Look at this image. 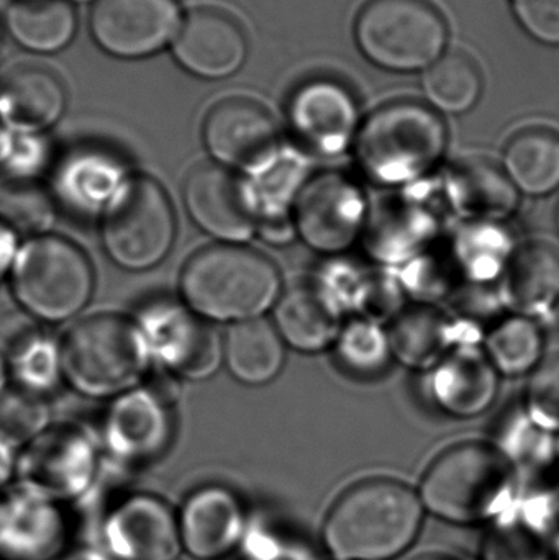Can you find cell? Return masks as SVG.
Returning <instances> with one entry per match:
<instances>
[{"label": "cell", "mask_w": 559, "mask_h": 560, "mask_svg": "<svg viewBox=\"0 0 559 560\" xmlns=\"http://www.w3.org/2000/svg\"><path fill=\"white\" fill-rule=\"evenodd\" d=\"M486 346L496 371L505 375H524L540 364L544 335L528 316H512L492 329Z\"/></svg>", "instance_id": "obj_30"}, {"label": "cell", "mask_w": 559, "mask_h": 560, "mask_svg": "<svg viewBox=\"0 0 559 560\" xmlns=\"http://www.w3.org/2000/svg\"><path fill=\"white\" fill-rule=\"evenodd\" d=\"M170 335L171 342L163 345L167 362L187 377L212 375L220 362V342L210 326L184 313L183 318H173Z\"/></svg>", "instance_id": "obj_31"}, {"label": "cell", "mask_w": 559, "mask_h": 560, "mask_svg": "<svg viewBox=\"0 0 559 560\" xmlns=\"http://www.w3.org/2000/svg\"><path fill=\"white\" fill-rule=\"evenodd\" d=\"M528 35L545 45L559 46V0H511Z\"/></svg>", "instance_id": "obj_36"}, {"label": "cell", "mask_w": 559, "mask_h": 560, "mask_svg": "<svg viewBox=\"0 0 559 560\" xmlns=\"http://www.w3.org/2000/svg\"><path fill=\"white\" fill-rule=\"evenodd\" d=\"M422 523L416 493L391 479H371L343 493L328 513L325 541L341 560H387L406 551Z\"/></svg>", "instance_id": "obj_1"}, {"label": "cell", "mask_w": 559, "mask_h": 560, "mask_svg": "<svg viewBox=\"0 0 559 560\" xmlns=\"http://www.w3.org/2000/svg\"><path fill=\"white\" fill-rule=\"evenodd\" d=\"M183 548L200 560H217L232 551L243 529L238 499L222 487H203L194 492L180 512Z\"/></svg>", "instance_id": "obj_17"}, {"label": "cell", "mask_w": 559, "mask_h": 560, "mask_svg": "<svg viewBox=\"0 0 559 560\" xmlns=\"http://www.w3.org/2000/svg\"><path fill=\"white\" fill-rule=\"evenodd\" d=\"M416 560H452V559L439 558V556H426V558H419Z\"/></svg>", "instance_id": "obj_41"}, {"label": "cell", "mask_w": 559, "mask_h": 560, "mask_svg": "<svg viewBox=\"0 0 559 560\" xmlns=\"http://www.w3.org/2000/svg\"><path fill=\"white\" fill-rule=\"evenodd\" d=\"M184 199L194 222L225 242H246L258 226V207L248 187L225 167L197 166L187 177Z\"/></svg>", "instance_id": "obj_13"}, {"label": "cell", "mask_w": 559, "mask_h": 560, "mask_svg": "<svg viewBox=\"0 0 559 560\" xmlns=\"http://www.w3.org/2000/svg\"><path fill=\"white\" fill-rule=\"evenodd\" d=\"M13 289L30 312L49 322H61L88 303L91 266L71 243L43 236L30 242L19 256Z\"/></svg>", "instance_id": "obj_7"}, {"label": "cell", "mask_w": 559, "mask_h": 560, "mask_svg": "<svg viewBox=\"0 0 559 560\" xmlns=\"http://www.w3.org/2000/svg\"><path fill=\"white\" fill-rule=\"evenodd\" d=\"M104 539L117 560H177L179 522L173 510L151 495H133L105 520Z\"/></svg>", "instance_id": "obj_15"}, {"label": "cell", "mask_w": 559, "mask_h": 560, "mask_svg": "<svg viewBox=\"0 0 559 560\" xmlns=\"http://www.w3.org/2000/svg\"><path fill=\"white\" fill-rule=\"evenodd\" d=\"M42 404L23 394H9L0 398V441L25 443L45 424Z\"/></svg>", "instance_id": "obj_35"}, {"label": "cell", "mask_w": 559, "mask_h": 560, "mask_svg": "<svg viewBox=\"0 0 559 560\" xmlns=\"http://www.w3.org/2000/svg\"><path fill=\"white\" fill-rule=\"evenodd\" d=\"M10 151V138L5 130V124L0 120V161L9 154Z\"/></svg>", "instance_id": "obj_38"}, {"label": "cell", "mask_w": 559, "mask_h": 560, "mask_svg": "<svg viewBox=\"0 0 559 560\" xmlns=\"http://www.w3.org/2000/svg\"><path fill=\"white\" fill-rule=\"evenodd\" d=\"M294 223L308 246L337 255L347 252L363 235L368 223L366 199L350 177L321 174L299 194Z\"/></svg>", "instance_id": "obj_10"}, {"label": "cell", "mask_w": 559, "mask_h": 560, "mask_svg": "<svg viewBox=\"0 0 559 560\" xmlns=\"http://www.w3.org/2000/svg\"><path fill=\"white\" fill-rule=\"evenodd\" d=\"M449 131L442 117L412 101L377 108L354 140L361 171L373 183L400 186L427 176L442 160Z\"/></svg>", "instance_id": "obj_3"}, {"label": "cell", "mask_w": 559, "mask_h": 560, "mask_svg": "<svg viewBox=\"0 0 559 560\" xmlns=\"http://www.w3.org/2000/svg\"><path fill=\"white\" fill-rule=\"evenodd\" d=\"M104 238L108 255L124 268L158 265L174 238L173 209L160 184L148 177L127 180L108 207Z\"/></svg>", "instance_id": "obj_8"}, {"label": "cell", "mask_w": 559, "mask_h": 560, "mask_svg": "<svg viewBox=\"0 0 559 560\" xmlns=\"http://www.w3.org/2000/svg\"><path fill=\"white\" fill-rule=\"evenodd\" d=\"M62 364L79 390L117 394L135 384L143 372V336L120 316H92L69 331Z\"/></svg>", "instance_id": "obj_6"}, {"label": "cell", "mask_w": 559, "mask_h": 560, "mask_svg": "<svg viewBox=\"0 0 559 560\" xmlns=\"http://www.w3.org/2000/svg\"><path fill=\"white\" fill-rule=\"evenodd\" d=\"M180 289L199 315L219 322H246L278 303L281 279L276 266L255 249L210 246L189 259Z\"/></svg>", "instance_id": "obj_2"}, {"label": "cell", "mask_w": 559, "mask_h": 560, "mask_svg": "<svg viewBox=\"0 0 559 560\" xmlns=\"http://www.w3.org/2000/svg\"><path fill=\"white\" fill-rule=\"evenodd\" d=\"M66 104L62 81L43 65H19L0 79V120L35 133L51 127Z\"/></svg>", "instance_id": "obj_18"}, {"label": "cell", "mask_w": 559, "mask_h": 560, "mask_svg": "<svg viewBox=\"0 0 559 560\" xmlns=\"http://www.w3.org/2000/svg\"><path fill=\"white\" fill-rule=\"evenodd\" d=\"M3 382H5V368H3L2 359H0V388H2Z\"/></svg>", "instance_id": "obj_40"}, {"label": "cell", "mask_w": 559, "mask_h": 560, "mask_svg": "<svg viewBox=\"0 0 559 560\" xmlns=\"http://www.w3.org/2000/svg\"><path fill=\"white\" fill-rule=\"evenodd\" d=\"M225 358L238 381L248 385L268 384L284 365V345L278 329L265 319H246L230 328Z\"/></svg>", "instance_id": "obj_25"}, {"label": "cell", "mask_w": 559, "mask_h": 560, "mask_svg": "<svg viewBox=\"0 0 559 560\" xmlns=\"http://www.w3.org/2000/svg\"><path fill=\"white\" fill-rule=\"evenodd\" d=\"M354 35L374 65L414 72L439 61L449 42V25L430 0H370L358 13Z\"/></svg>", "instance_id": "obj_4"}, {"label": "cell", "mask_w": 559, "mask_h": 560, "mask_svg": "<svg viewBox=\"0 0 559 560\" xmlns=\"http://www.w3.org/2000/svg\"><path fill=\"white\" fill-rule=\"evenodd\" d=\"M276 329L299 351L317 352L337 341L340 308L325 287L301 283L279 296Z\"/></svg>", "instance_id": "obj_20"}, {"label": "cell", "mask_w": 559, "mask_h": 560, "mask_svg": "<svg viewBox=\"0 0 559 560\" xmlns=\"http://www.w3.org/2000/svg\"><path fill=\"white\" fill-rule=\"evenodd\" d=\"M210 153L226 166L266 176L279 164V135L265 105L229 97L213 105L203 124Z\"/></svg>", "instance_id": "obj_9"}, {"label": "cell", "mask_w": 559, "mask_h": 560, "mask_svg": "<svg viewBox=\"0 0 559 560\" xmlns=\"http://www.w3.org/2000/svg\"><path fill=\"white\" fill-rule=\"evenodd\" d=\"M505 174L517 190L548 196L559 189V135L547 128H528L509 141Z\"/></svg>", "instance_id": "obj_26"}, {"label": "cell", "mask_w": 559, "mask_h": 560, "mask_svg": "<svg viewBox=\"0 0 559 560\" xmlns=\"http://www.w3.org/2000/svg\"><path fill=\"white\" fill-rule=\"evenodd\" d=\"M289 124L295 138L314 153L334 156L357 140V98L341 82L311 79L295 89L289 101Z\"/></svg>", "instance_id": "obj_12"}, {"label": "cell", "mask_w": 559, "mask_h": 560, "mask_svg": "<svg viewBox=\"0 0 559 560\" xmlns=\"http://www.w3.org/2000/svg\"><path fill=\"white\" fill-rule=\"evenodd\" d=\"M68 538L65 513L35 493L0 499V560H51Z\"/></svg>", "instance_id": "obj_16"}, {"label": "cell", "mask_w": 559, "mask_h": 560, "mask_svg": "<svg viewBox=\"0 0 559 560\" xmlns=\"http://www.w3.org/2000/svg\"><path fill=\"white\" fill-rule=\"evenodd\" d=\"M13 38L39 52L65 48L75 32V12L68 0H13L7 10Z\"/></svg>", "instance_id": "obj_27"}, {"label": "cell", "mask_w": 559, "mask_h": 560, "mask_svg": "<svg viewBox=\"0 0 559 560\" xmlns=\"http://www.w3.org/2000/svg\"><path fill=\"white\" fill-rule=\"evenodd\" d=\"M508 253V240L491 223L473 226L456 245L459 271L479 282L494 278L504 268Z\"/></svg>", "instance_id": "obj_33"}, {"label": "cell", "mask_w": 559, "mask_h": 560, "mask_svg": "<svg viewBox=\"0 0 559 560\" xmlns=\"http://www.w3.org/2000/svg\"><path fill=\"white\" fill-rule=\"evenodd\" d=\"M435 230V219L422 206L393 202L368 219L364 233L374 258L400 262L422 252Z\"/></svg>", "instance_id": "obj_24"}, {"label": "cell", "mask_w": 559, "mask_h": 560, "mask_svg": "<svg viewBox=\"0 0 559 560\" xmlns=\"http://www.w3.org/2000/svg\"><path fill=\"white\" fill-rule=\"evenodd\" d=\"M393 354L403 364L426 369L445 358L450 345L449 325L432 308H412L394 322L389 335Z\"/></svg>", "instance_id": "obj_28"}, {"label": "cell", "mask_w": 559, "mask_h": 560, "mask_svg": "<svg viewBox=\"0 0 559 560\" xmlns=\"http://www.w3.org/2000/svg\"><path fill=\"white\" fill-rule=\"evenodd\" d=\"M69 560H105V558L94 555V552H81V555L72 556Z\"/></svg>", "instance_id": "obj_39"}, {"label": "cell", "mask_w": 559, "mask_h": 560, "mask_svg": "<svg viewBox=\"0 0 559 560\" xmlns=\"http://www.w3.org/2000/svg\"><path fill=\"white\" fill-rule=\"evenodd\" d=\"M508 302L522 315L537 316L559 303V255L550 246L532 243L515 253L504 283Z\"/></svg>", "instance_id": "obj_23"}, {"label": "cell", "mask_w": 559, "mask_h": 560, "mask_svg": "<svg viewBox=\"0 0 559 560\" xmlns=\"http://www.w3.org/2000/svg\"><path fill=\"white\" fill-rule=\"evenodd\" d=\"M91 474L92 456L84 444L74 438H49L36 443L23 460V490L58 502L81 493Z\"/></svg>", "instance_id": "obj_19"}, {"label": "cell", "mask_w": 559, "mask_h": 560, "mask_svg": "<svg viewBox=\"0 0 559 560\" xmlns=\"http://www.w3.org/2000/svg\"><path fill=\"white\" fill-rule=\"evenodd\" d=\"M246 55L248 39L242 23L219 7L190 10L174 39L177 61L200 78H229L242 68Z\"/></svg>", "instance_id": "obj_14"}, {"label": "cell", "mask_w": 559, "mask_h": 560, "mask_svg": "<svg viewBox=\"0 0 559 560\" xmlns=\"http://www.w3.org/2000/svg\"><path fill=\"white\" fill-rule=\"evenodd\" d=\"M527 397L534 423L541 430H559V355L538 365Z\"/></svg>", "instance_id": "obj_34"}, {"label": "cell", "mask_w": 559, "mask_h": 560, "mask_svg": "<svg viewBox=\"0 0 559 560\" xmlns=\"http://www.w3.org/2000/svg\"><path fill=\"white\" fill-rule=\"evenodd\" d=\"M450 202L459 215L478 222H499L517 210V187L504 171L489 161L468 160L456 164L446 180Z\"/></svg>", "instance_id": "obj_21"}, {"label": "cell", "mask_w": 559, "mask_h": 560, "mask_svg": "<svg viewBox=\"0 0 559 560\" xmlns=\"http://www.w3.org/2000/svg\"><path fill=\"white\" fill-rule=\"evenodd\" d=\"M557 222H558V232H559V210H558V219H557Z\"/></svg>", "instance_id": "obj_42"}, {"label": "cell", "mask_w": 559, "mask_h": 560, "mask_svg": "<svg viewBox=\"0 0 559 560\" xmlns=\"http://www.w3.org/2000/svg\"><path fill=\"white\" fill-rule=\"evenodd\" d=\"M335 342L341 368L357 377L380 375L393 354L389 336L371 319L351 322L341 328Z\"/></svg>", "instance_id": "obj_32"}, {"label": "cell", "mask_w": 559, "mask_h": 560, "mask_svg": "<svg viewBox=\"0 0 559 560\" xmlns=\"http://www.w3.org/2000/svg\"><path fill=\"white\" fill-rule=\"evenodd\" d=\"M13 249H15V238H13L12 230L0 220V279L9 269Z\"/></svg>", "instance_id": "obj_37"}, {"label": "cell", "mask_w": 559, "mask_h": 560, "mask_svg": "<svg viewBox=\"0 0 559 560\" xmlns=\"http://www.w3.org/2000/svg\"><path fill=\"white\" fill-rule=\"evenodd\" d=\"M498 371L476 351L455 352L443 359L433 375L436 404L458 418L478 417L494 404Z\"/></svg>", "instance_id": "obj_22"}, {"label": "cell", "mask_w": 559, "mask_h": 560, "mask_svg": "<svg viewBox=\"0 0 559 560\" xmlns=\"http://www.w3.org/2000/svg\"><path fill=\"white\" fill-rule=\"evenodd\" d=\"M177 0H95L92 36L118 58H143L167 45L179 32Z\"/></svg>", "instance_id": "obj_11"}, {"label": "cell", "mask_w": 559, "mask_h": 560, "mask_svg": "<svg viewBox=\"0 0 559 560\" xmlns=\"http://www.w3.org/2000/svg\"><path fill=\"white\" fill-rule=\"evenodd\" d=\"M423 88L429 101L440 110L465 114L481 97L482 75L475 59L453 51L430 66Z\"/></svg>", "instance_id": "obj_29"}, {"label": "cell", "mask_w": 559, "mask_h": 560, "mask_svg": "<svg viewBox=\"0 0 559 560\" xmlns=\"http://www.w3.org/2000/svg\"><path fill=\"white\" fill-rule=\"evenodd\" d=\"M511 490V469L498 451L462 444L443 453L426 474L422 499L435 515L471 523L498 512Z\"/></svg>", "instance_id": "obj_5"}]
</instances>
